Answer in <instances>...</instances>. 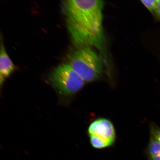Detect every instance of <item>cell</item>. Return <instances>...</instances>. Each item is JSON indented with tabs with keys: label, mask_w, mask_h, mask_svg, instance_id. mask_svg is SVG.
Returning a JSON list of instances; mask_svg holds the SVG:
<instances>
[{
	"label": "cell",
	"mask_w": 160,
	"mask_h": 160,
	"mask_svg": "<svg viewBox=\"0 0 160 160\" xmlns=\"http://www.w3.org/2000/svg\"><path fill=\"white\" fill-rule=\"evenodd\" d=\"M104 4L101 0H71L66 2L65 11L68 30L76 44L95 47L107 63L103 27Z\"/></svg>",
	"instance_id": "1"
},
{
	"label": "cell",
	"mask_w": 160,
	"mask_h": 160,
	"mask_svg": "<svg viewBox=\"0 0 160 160\" xmlns=\"http://www.w3.org/2000/svg\"><path fill=\"white\" fill-rule=\"evenodd\" d=\"M103 60L89 47L80 48L71 55L69 64L85 82L98 81L104 73Z\"/></svg>",
	"instance_id": "2"
},
{
	"label": "cell",
	"mask_w": 160,
	"mask_h": 160,
	"mask_svg": "<svg viewBox=\"0 0 160 160\" xmlns=\"http://www.w3.org/2000/svg\"><path fill=\"white\" fill-rule=\"evenodd\" d=\"M49 81L56 91L63 97H71L83 87L85 82L69 63L59 65L52 72Z\"/></svg>",
	"instance_id": "3"
},
{
	"label": "cell",
	"mask_w": 160,
	"mask_h": 160,
	"mask_svg": "<svg viewBox=\"0 0 160 160\" xmlns=\"http://www.w3.org/2000/svg\"><path fill=\"white\" fill-rule=\"evenodd\" d=\"M89 136H97L105 140L112 146L115 143L116 135L114 127L109 119L101 118L95 120L88 129Z\"/></svg>",
	"instance_id": "4"
},
{
	"label": "cell",
	"mask_w": 160,
	"mask_h": 160,
	"mask_svg": "<svg viewBox=\"0 0 160 160\" xmlns=\"http://www.w3.org/2000/svg\"><path fill=\"white\" fill-rule=\"evenodd\" d=\"M15 69V66L10 58L3 45L1 43L0 55V82L1 84L14 71Z\"/></svg>",
	"instance_id": "5"
},
{
	"label": "cell",
	"mask_w": 160,
	"mask_h": 160,
	"mask_svg": "<svg viewBox=\"0 0 160 160\" xmlns=\"http://www.w3.org/2000/svg\"><path fill=\"white\" fill-rule=\"evenodd\" d=\"M147 152L150 158L160 156V142L151 133Z\"/></svg>",
	"instance_id": "6"
},
{
	"label": "cell",
	"mask_w": 160,
	"mask_h": 160,
	"mask_svg": "<svg viewBox=\"0 0 160 160\" xmlns=\"http://www.w3.org/2000/svg\"><path fill=\"white\" fill-rule=\"evenodd\" d=\"M90 142L92 146L95 148L103 149L111 146L107 141L97 136H89Z\"/></svg>",
	"instance_id": "7"
},
{
	"label": "cell",
	"mask_w": 160,
	"mask_h": 160,
	"mask_svg": "<svg viewBox=\"0 0 160 160\" xmlns=\"http://www.w3.org/2000/svg\"><path fill=\"white\" fill-rule=\"evenodd\" d=\"M141 2L143 5L149 10L150 12H155L156 6H157V0H150V1H141Z\"/></svg>",
	"instance_id": "8"
},
{
	"label": "cell",
	"mask_w": 160,
	"mask_h": 160,
	"mask_svg": "<svg viewBox=\"0 0 160 160\" xmlns=\"http://www.w3.org/2000/svg\"><path fill=\"white\" fill-rule=\"evenodd\" d=\"M151 133L160 142V128L155 124H152Z\"/></svg>",
	"instance_id": "9"
},
{
	"label": "cell",
	"mask_w": 160,
	"mask_h": 160,
	"mask_svg": "<svg viewBox=\"0 0 160 160\" xmlns=\"http://www.w3.org/2000/svg\"><path fill=\"white\" fill-rule=\"evenodd\" d=\"M155 12L158 17L160 19V0H157V6Z\"/></svg>",
	"instance_id": "10"
},
{
	"label": "cell",
	"mask_w": 160,
	"mask_h": 160,
	"mask_svg": "<svg viewBox=\"0 0 160 160\" xmlns=\"http://www.w3.org/2000/svg\"><path fill=\"white\" fill-rule=\"evenodd\" d=\"M150 160H160V156L150 158Z\"/></svg>",
	"instance_id": "11"
}]
</instances>
